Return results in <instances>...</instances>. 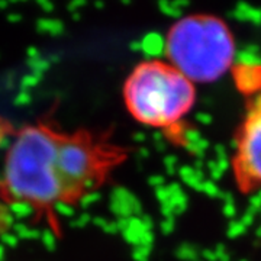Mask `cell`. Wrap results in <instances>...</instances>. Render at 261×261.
I'll use <instances>...</instances> for the list:
<instances>
[{
	"label": "cell",
	"instance_id": "obj_4",
	"mask_svg": "<svg viewBox=\"0 0 261 261\" xmlns=\"http://www.w3.org/2000/svg\"><path fill=\"white\" fill-rule=\"evenodd\" d=\"M121 157L118 149L96 144L87 137H71L60 141L57 167L63 180L65 197H80L89 178H100Z\"/></svg>",
	"mask_w": 261,
	"mask_h": 261
},
{
	"label": "cell",
	"instance_id": "obj_19",
	"mask_svg": "<svg viewBox=\"0 0 261 261\" xmlns=\"http://www.w3.org/2000/svg\"><path fill=\"white\" fill-rule=\"evenodd\" d=\"M87 221H89V216L86 214H83L80 218H77L75 221H71L70 225H71L73 228H80V226H84V225L87 224Z\"/></svg>",
	"mask_w": 261,
	"mask_h": 261
},
{
	"label": "cell",
	"instance_id": "obj_3",
	"mask_svg": "<svg viewBox=\"0 0 261 261\" xmlns=\"http://www.w3.org/2000/svg\"><path fill=\"white\" fill-rule=\"evenodd\" d=\"M60 141L44 126H27L16 135L3 168V187L12 200L51 206L65 199L57 167Z\"/></svg>",
	"mask_w": 261,
	"mask_h": 261
},
{
	"label": "cell",
	"instance_id": "obj_24",
	"mask_svg": "<svg viewBox=\"0 0 261 261\" xmlns=\"http://www.w3.org/2000/svg\"><path fill=\"white\" fill-rule=\"evenodd\" d=\"M5 255H6V247L3 244H0V261L5 260Z\"/></svg>",
	"mask_w": 261,
	"mask_h": 261
},
{
	"label": "cell",
	"instance_id": "obj_1",
	"mask_svg": "<svg viewBox=\"0 0 261 261\" xmlns=\"http://www.w3.org/2000/svg\"><path fill=\"white\" fill-rule=\"evenodd\" d=\"M164 54L170 64L193 83H214L233 64L235 41L224 19L193 13L168 29Z\"/></svg>",
	"mask_w": 261,
	"mask_h": 261
},
{
	"label": "cell",
	"instance_id": "obj_21",
	"mask_svg": "<svg viewBox=\"0 0 261 261\" xmlns=\"http://www.w3.org/2000/svg\"><path fill=\"white\" fill-rule=\"evenodd\" d=\"M8 20H9L10 23H20L23 20V16L19 12H12V13L8 15Z\"/></svg>",
	"mask_w": 261,
	"mask_h": 261
},
{
	"label": "cell",
	"instance_id": "obj_2",
	"mask_svg": "<svg viewBox=\"0 0 261 261\" xmlns=\"http://www.w3.org/2000/svg\"><path fill=\"white\" fill-rule=\"evenodd\" d=\"M123 100L137 122L174 130L195 106L196 87L167 60H147L128 75Z\"/></svg>",
	"mask_w": 261,
	"mask_h": 261
},
{
	"label": "cell",
	"instance_id": "obj_20",
	"mask_svg": "<svg viewBox=\"0 0 261 261\" xmlns=\"http://www.w3.org/2000/svg\"><path fill=\"white\" fill-rule=\"evenodd\" d=\"M27 57H28V60H34V58H39L41 56V53H39V49L37 47H34V45H31L27 49Z\"/></svg>",
	"mask_w": 261,
	"mask_h": 261
},
{
	"label": "cell",
	"instance_id": "obj_6",
	"mask_svg": "<svg viewBox=\"0 0 261 261\" xmlns=\"http://www.w3.org/2000/svg\"><path fill=\"white\" fill-rule=\"evenodd\" d=\"M35 29L39 35H48V37L58 38L64 32V23L63 20L54 18H41L35 23Z\"/></svg>",
	"mask_w": 261,
	"mask_h": 261
},
{
	"label": "cell",
	"instance_id": "obj_12",
	"mask_svg": "<svg viewBox=\"0 0 261 261\" xmlns=\"http://www.w3.org/2000/svg\"><path fill=\"white\" fill-rule=\"evenodd\" d=\"M53 209H54V212H56L58 216H61V218H71L75 212L74 206L71 205L70 200H67V199H61V200L56 202V203L53 205Z\"/></svg>",
	"mask_w": 261,
	"mask_h": 261
},
{
	"label": "cell",
	"instance_id": "obj_11",
	"mask_svg": "<svg viewBox=\"0 0 261 261\" xmlns=\"http://www.w3.org/2000/svg\"><path fill=\"white\" fill-rule=\"evenodd\" d=\"M41 243L47 251H56L58 247V240H57L56 232L51 228H45L41 231Z\"/></svg>",
	"mask_w": 261,
	"mask_h": 261
},
{
	"label": "cell",
	"instance_id": "obj_16",
	"mask_svg": "<svg viewBox=\"0 0 261 261\" xmlns=\"http://www.w3.org/2000/svg\"><path fill=\"white\" fill-rule=\"evenodd\" d=\"M0 244H3L5 247H9V248H16L19 244V238L15 232L8 231V232H3L0 235Z\"/></svg>",
	"mask_w": 261,
	"mask_h": 261
},
{
	"label": "cell",
	"instance_id": "obj_5",
	"mask_svg": "<svg viewBox=\"0 0 261 261\" xmlns=\"http://www.w3.org/2000/svg\"><path fill=\"white\" fill-rule=\"evenodd\" d=\"M231 170L235 186L243 195L261 190V87L247 103L235 132Z\"/></svg>",
	"mask_w": 261,
	"mask_h": 261
},
{
	"label": "cell",
	"instance_id": "obj_14",
	"mask_svg": "<svg viewBox=\"0 0 261 261\" xmlns=\"http://www.w3.org/2000/svg\"><path fill=\"white\" fill-rule=\"evenodd\" d=\"M12 142H13V140L10 137L8 125L0 119V151L2 149H6L8 151L10 148V145H12Z\"/></svg>",
	"mask_w": 261,
	"mask_h": 261
},
{
	"label": "cell",
	"instance_id": "obj_23",
	"mask_svg": "<svg viewBox=\"0 0 261 261\" xmlns=\"http://www.w3.org/2000/svg\"><path fill=\"white\" fill-rule=\"evenodd\" d=\"M47 58L51 64H54V63H58V61H60V56H58V54H51V56L47 57Z\"/></svg>",
	"mask_w": 261,
	"mask_h": 261
},
{
	"label": "cell",
	"instance_id": "obj_17",
	"mask_svg": "<svg viewBox=\"0 0 261 261\" xmlns=\"http://www.w3.org/2000/svg\"><path fill=\"white\" fill-rule=\"evenodd\" d=\"M99 197H100V193H99V192H90V193H84V195H82L77 200H79V205L82 206V207H87L89 205L94 203Z\"/></svg>",
	"mask_w": 261,
	"mask_h": 261
},
{
	"label": "cell",
	"instance_id": "obj_10",
	"mask_svg": "<svg viewBox=\"0 0 261 261\" xmlns=\"http://www.w3.org/2000/svg\"><path fill=\"white\" fill-rule=\"evenodd\" d=\"M15 224H16V219L9 212L8 205L0 202V235L3 232H8L10 229H13Z\"/></svg>",
	"mask_w": 261,
	"mask_h": 261
},
{
	"label": "cell",
	"instance_id": "obj_25",
	"mask_svg": "<svg viewBox=\"0 0 261 261\" xmlns=\"http://www.w3.org/2000/svg\"><path fill=\"white\" fill-rule=\"evenodd\" d=\"M9 6V2H5V0H0V10H5Z\"/></svg>",
	"mask_w": 261,
	"mask_h": 261
},
{
	"label": "cell",
	"instance_id": "obj_22",
	"mask_svg": "<svg viewBox=\"0 0 261 261\" xmlns=\"http://www.w3.org/2000/svg\"><path fill=\"white\" fill-rule=\"evenodd\" d=\"M84 3L83 2H71L70 5H67V9L70 10L71 13H77V8H80V6H83Z\"/></svg>",
	"mask_w": 261,
	"mask_h": 261
},
{
	"label": "cell",
	"instance_id": "obj_9",
	"mask_svg": "<svg viewBox=\"0 0 261 261\" xmlns=\"http://www.w3.org/2000/svg\"><path fill=\"white\" fill-rule=\"evenodd\" d=\"M27 65L31 70V73L39 77H44L48 70L51 68V63L48 61L47 57H39V58H34V60H27Z\"/></svg>",
	"mask_w": 261,
	"mask_h": 261
},
{
	"label": "cell",
	"instance_id": "obj_13",
	"mask_svg": "<svg viewBox=\"0 0 261 261\" xmlns=\"http://www.w3.org/2000/svg\"><path fill=\"white\" fill-rule=\"evenodd\" d=\"M41 82H42V77L28 73L19 80V86H20V90H28L29 92L31 89H35L37 86H39Z\"/></svg>",
	"mask_w": 261,
	"mask_h": 261
},
{
	"label": "cell",
	"instance_id": "obj_8",
	"mask_svg": "<svg viewBox=\"0 0 261 261\" xmlns=\"http://www.w3.org/2000/svg\"><path fill=\"white\" fill-rule=\"evenodd\" d=\"M12 232L16 233L19 240H27V241H34L41 238V231L38 228H31L25 222H16Z\"/></svg>",
	"mask_w": 261,
	"mask_h": 261
},
{
	"label": "cell",
	"instance_id": "obj_18",
	"mask_svg": "<svg viewBox=\"0 0 261 261\" xmlns=\"http://www.w3.org/2000/svg\"><path fill=\"white\" fill-rule=\"evenodd\" d=\"M37 5H38V8L42 10V12H45V13H53L54 9H56L54 3H53V2H49V0H38Z\"/></svg>",
	"mask_w": 261,
	"mask_h": 261
},
{
	"label": "cell",
	"instance_id": "obj_7",
	"mask_svg": "<svg viewBox=\"0 0 261 261\" xmlns=\"http://www.w3.org/2000/svg\"><path fill=\"white\" fill-rule=\"evenodd\" d=\"M9 212L12 216L18 221V222H23L29 218H32L35 215V205H32L31 202L27 200H12L9 205Z\"/></svg>",
	"mask_w": 261,
	"mask_h": 261
},
{
	"label": "cell",
	"instance_id": "obj_15",
	"mask_svg": "<svg viewBox=\"0 0 261 261\" xmlns=\"http://www.w3.org/2000/svg\"><path fill=\"white\" fill-rule=\"evenodd\" d=\"M32 103V94L28 90H19V93L13 97V105L18 108H25Z\"/></svg>",
	"mask_w": 261,
	"mask_h": 261
}]
</instances>
